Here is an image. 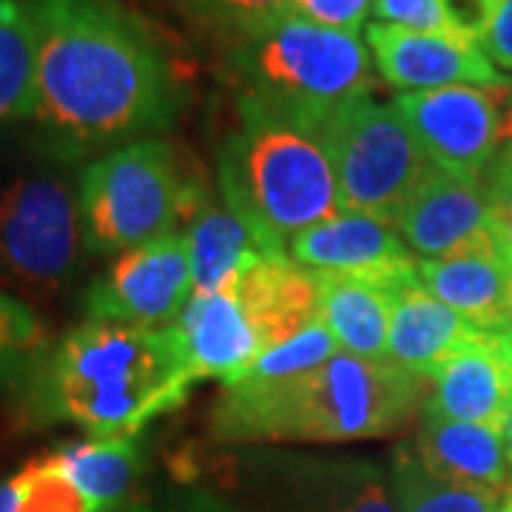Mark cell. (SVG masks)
<instances>
[{
	"mask_svg": "<svg viewBox=\"0 0 512 512\" xmlns=\"http://www.w3.org/2000/svg\"><path fill=\"white\" fill-rule=\"evenodd\" d=\"M430 379L339 350L274 382L222 384L211 433L222 441H362L402 430L424 410Z\"/></svg>",
	"mask_w": 512,
	"mask_h": 512,
	"instance_id": "obj_3",
	"label": "cell"
},
{
	"mask_svg": "<svg viewBox=\"0 0 512 512\" xmlns=\"http://www.w3.org/2000/svg\"><path fill=\"white\" fill-rule=\"evenodd\" d=\"M208 188L188 171L180 151L157 140H134L86 165L77 205L83 248L123 254L137 245L171 237L197 214Z\"/></svg>",
	"mask_w": 512,
	"mask_h": 512,
	"instance_id": "obj_6",
	"label": "cell"
},
{
	"mask_svg": "<svg viewBox=\"0 0 512 512\" xmlns=\"http://www.w3.org/2000/svg\"><path fill=\"white\" fill-rule=\"evenodd\" d=\"M396 109L430 163L456 177L481 183L495 154L512 143V83L407 92Z\"/></svg>",
	"mask_w": 512,
	"mask_h": 512,
	"instance_id": "obj_8",
	"label": "cell"
},
{
	"mask_svg": "<svg viewBox=\"0 0 512 512\" xmlns=\"http://www.w3.org/2000/svg\"><path fill=\"white\" fill-rule=\"evenodd\" d=\"M239 302L262 348L271 350L319 319L316 276L291 256H265L234 276Z\"/></svg>",
	"mask_w": 512,
	"mask_h": 512,
	"instance_id": "obj_17",
	"label": "cell"
},
{
	"mask_svg": "<svg viewBox=\"0 0 512 512\" xmlns=\"http://www.w3.org/2000/svg\"><path fill=\"white\" fill-rule=\"evenodd\" d=\"M512 410V356L504 333H481L436 373L421 413L504 430Z\"/></svg>",
	"mask_w": 512,
	"mask_h": 512,
	"instance_id": "obj_15",
	"label": "cell"
},
{
	"mask_svg": "<svg viewBox=\"0 0 512 512\" xmlns=\"http://www.w3.org/2000/svg\"><path fill=\"white\" fill-rule=\"evenodd\" d=\"M231 69L239 103L319 134L333 111L373 89V63L362 35L285 15L237 37Z\"/></svg>",
	"mask_w": 512,
	"mask_h": 512,
	"instance_id": "obj_5",
	"label": "cell"
},
{
	"mask_svg": "<svg viewBox=\"0 0 512 512\" xmlns=\"http://www.w3.org/2000/svg\"><path fill=\"white\" fill-rule=\"evenodd\" d=\"M174 330L180 336L188 373L194 382H239L265 353L248 313L239 302L234 279L225 282L220 291L194 293L183 316L174 322Z\"/></svg>",
	"mask_w": 512,
	"mask_h": 512,
	"instance_id": "obj_14",
	"label": "cell"
},
{
	"mask_svg": "<svg viewBox=\"0 0 512 512\" xmlns=\"http://www.w3.org/2000/svg\"><path fill=\"white\" fill-rule=\"evenodd\" d=\"M419 279L439 302L478 330H507L512 274L493 242L444 259H424L419 262Z\"/></svg>",
	"mask_w": 512,
	"mask_h": 512,
	"instance_id": "obj_18",
	"label": "cell"
},
{
	"mask_svg": "<svg viewBox=\"0 0 512 512\" xmlns=\"http://www.w3.org/2000/svg\"><path fill=\"white\" fill-rule=\"evenodd\" d=\"M507 339V336H504ZM507 345H510V356H512V339H507Z\"/></svg>",
	"mask_w": 512,
	"mask_h": 512,
	"instance_id": "obj_38",
	"label": "cell"
},
{
	"mask_svg": "<svg viewBox=\"0 0 512 512\" xmlns=\"http://www.w3.org/2000/svg\"><path fill=\"white\" fill-rule=\"evenodd\" d=\"M316 276L319 319L325 322L339 350L367 362H387V333L393 299L382 285L345 274Z\"/></svg>",
	"mask_w": 512,
	"mask_h": 512,
	"instance_id": "obj_21",
	"label": "cell"
},
{
	"mask_svg": "<svg viewBox=\"0 0 512 512\" xmlns=\"http://www.w3.org/2000/svg\"><path fill=\"white\" fill-rule=\"evenodd\" d=\"M342 481L345 484L333 512H399V504H393L382 476L373 467L348 470Z\"/></svg>",
	"mask_w": 512,
	"mask_h": 512,
	"instance_id": "obj_31",
	"label": "cell"
},
{
	"mask_svg": "<svg viewBox=\"0 0 512 512\" xmlns=\"http://www.w3.org/2000/svg\"><path fill=\"white\" fill-rule=\"evenodd\" d=\"M504 336L512 339V282H510V311H507V330H504Z\"/></svg>",
	"mask_w": 512,
	"mask_h": 512,
	"instance_id": "obj_36",
	"label": "cell"
},
{
	"mask_svg": "<svg viewBox=\"0 0 512 512\" xmlns=\"http://www.w3.org/2000/svg\"><path fill=\"white\" fill-rule=\"evenodd\" d=\"M46 348V330L37 313L0 291V384L29 373Z\"/></svg>",
	"mask_w": 512,
	"mask_h": 512,
	"instance_id": "obj_26",
	"label": "cell"
},
{
	"mask_svg": "<svg viewBox=\"0 0 512 512\" xmlns=\"http://www.w3.org/2000/svg\"><path fill=\"white\" fill-rule=\"evenodd\" d=\"M396 234L419 262L493 242L484 188L478 180L456 177L433 163L404 205Z\"/></svg>",
	"mask_w": 512,
	"mask_h": 512,
	"instance_id": "obj_13",
	"label": "cell"
},
{
	"mask_svg": "<svg viewBox=\"0 0 512 512\" xmlns=\"http://www.w3.org/2000/svg\"><path fill=\"white\" fill-rule=\"evenodd\" d=\"M447 20L461 40L481 46L493 18V0H441Z\"/></svg>",
	"mask_w": 512,
	"mask_h": 512,
	"instance_id": "obj_33",
	"label": "cell"
},
{
	"mask_svg": "<svg viewBox=\"0 0 512 512\" xmlns=\"http://www.w3.org/2000/svg\"><path fill=\"white\" fill-rule=\"evenodd\" d=\"M194 384L174 325L86 319L29 370V416L77 424L92 439H137L177 410Z\"/></svg>",
	"mask_w": 512,
	"mask_h": 512,
	"instance_id": "obj_2",
	"label": "cell"
},
{
	"mask_svg": "<svg viewBox=\"0 0 512 512\" xmlns=\"http://www.w3.org/2000/svg\"><path fill=\"white\" fill-rule=\"evenodd\" d=\"M97 512H114L140 476L137 439H80L49 453Z\"/></svg>",
	"mask_w": 512,
	"mask_h": 512,
	"instance_id": "obj_22",
	"label": "cell"
},
{
	"mask_svg": "<svg viewBox=\"0 0 512 512\" xmlns=\"http://www.w3.org/2000/svg\"><path fill=\"white\" fill-rule=\"evenodd\" d=\"M35 120L63 154L146 140L183 109V77L157 32L120 0H32Z\"/></svg>",
	"mask_w": 512,
	"mask_h": 512,
	"instance_id": "obj_1",
	"label": "cell"
},
{
	"mask_svg": "<svg viewBox=\"0 0 512 512\" xmlns=\"http://www.w3.org/2000/svg\"><path fill=\"white\" fill-rule=\"evenodd\" d=\"M504 444H507V456H510V464H512V410L510 416H507V421H504Z\"/></svg>",
	"mask_w": 512,
	"mask_h": 512,
	"instance_id": "obj_35",
	"label": "cell"
},
{
	"mask_svg": "<svg viewBox=\"0 0 512 512\" xmlns=\"http://www.w3.org/2000/svg\"><path fill=\"white\" fill-rule=\"evenodd\" d=\"M191 6L234 37L251 35L293 12V0H191Z\"/></svg>",
	"mask_w": 512,
	"mask_h": 512,
	"instance_id": "obj_29",
	"label": "cell"
},
{
	"mask_svg": "<svg viewBox=\"0 0 512 512\" xmlns=\"http://www.w3.org/2000/svg\"><path fill=\"white\" fill-rule=\"evenodd\" d=\"M185 239L191 248L194 293L220 291L256 259L279 256L256 234L251 222L211 191L185 225Z\"/></svg>",
	"mask_w": 512,
	"mask_h": 512,
	"instance_id": "obj_20",
	"label": "cell"
},
{
	"mask_svg": "<svg viewBox=\"0 0 512 512\" xmlns=\"http://www.w3.org/2000/svg\"><path fill=\"white\" fill-rule=\"evenodd\" d=\"M376 23L399 26L424 35L458 37L447 20L441 0H373Z\"/></svg>",
	"mask_w": 512,
	"mask_h": 512,
	"instance_id": "obj_30",
	"label": "cell"
},
{
	"mask_svg": "<svg viewBox=\"0 0 512 512\" xmlns=\"http://www.w3.org/2000/svg\"><path fill=\"white\" fill-rule=\"evenodd\" d=\"M390 299L387 362L421 379L433 382L441 367L484 333L439 302L421 285L419 274L399 282Z\"/></svg>",
	"mask_w": 512,
	"mask_h": 512,
	"instance_id": "obj_16",
	"label": "cell"
},
{
	"mask_svg": "<svg viewBox=\"0 0 512 512\" xmlns=\"http://www.w3.org/2000/svg\"><path fill=\"white\" fill-rule=\"evenodd\" d=\"M336 353H339L336 339L330 336V330L325 328V322L316 319V322L308 325L299 336H293V339L276 345V348L265 350L242 379H254V382L288 379V376H296V373H305V370L325 365L330 356H336ZM242 379H239V382H242Z\"/></svg>",
	"mask_w": 512,
	"mask_h": 512,
	"instance_id": "obj_27",
	"label": "cell"
},
{
	"mask_svg": "<svg viewBox=\"0 0 512 512\" xmlns=\"http://www.w3.org/2000/svg\"><path fill=\"white\" fill-rule=\"evenodd\" d=\"M339 185V205L396 228L404 205L430 168L396 103L370 94L333 111L319 128Z\"/></svg>",
	"mask_w": 512,
	"mask_h": 512,
	"instance_id": "obj_7",
	"label": "cell"
},
{
	"mask_svg": "<svg viewBox=\"0 0 512 512\" xmlns=\"http://www.w3.org/2000/svg\"><path fill=\"white\" fill-rule=\"evenodd\" d=\"M83 245L80 205L55 177L18 180L0 194V265L29 285L55 288Z\"/></svg>",
	"mask_w": 512,
	"mask_h": 512,
	"instance_id": "obj_9",
	"label": "cell"
},
{
	"mask_svg": "<svg viewBox=\"0 0 512 512\" xmlns=\"http://www.w3.org/2000/svg\"><path fill=\"white\" fill-rule=\"evenodd\" d=\"M242 128L220 163L222 200L279 256L288 242L342 214L330 154L311 128L239 103Z\"/></svg>",
	"mask_w": 512,
	"mask_h": 512,
	"instance_id": "obj_4",
	"label": "cell"
},
{
	"mask_svg": "<svg viewBox=\"0 0 512 512\" xmlns=\"http://www.w3.org/2000/svg\"><path fill=\"white\" fill-rule=\"evenodd\" d=\"M288 256L308 271L356 276L387 291L419 274V262L396 228L348 211L296 234L288 242Z\"/></svg>",
	"mask_w": 512,
	"mask_h": 512,
	"instance_id": "obj_12",
	"label": "cell"
},
{
	"mask_svg": "<svg viewBox=\"0 0 512 512\" xmlns=\"http://www.w3.org/2000/svg\"><path fill=\"white\" fill-rule=\"evenodd\" d=\"M421 464L441 478L490 487L498 493H512V464L507 456L504 433L487 424L439 419L427 416L421 421L413 444Z\"/></svg>",
	"mask_w": 512,
	"mask_h": 512,
	"instance_id": "obj_19",
	"label": "cell"
},
{
	"mask_svg": "<svg viewBox=\"0 0 512 512\" xmlns=\"http://www.w3.org/2000/svg\"><path fill=\"white\" fill-rule=\"evenodd\" d=\"M188 3H191V0H188Z\"/></svg>",
	"mask_w": 512,
	"mask_h": 512,
	"instance_id": "obj_39",
	"label": "cell"
},
{
	"mask_svg": "<svg viewBox=\"0 0 512 512\" xmlns=\"http://www.w3.org/2000/svg\"><path fill=\"white\" fill-rule=\"evenodd\" d=\"M35 80V3L0 0V126L35 114Z\"/></svg>",
	"mask_w": 512,
	"mask_h": 512,
	"instance_id": "obj_23",
	"label": "cell"
},
{
	"mask_svg": "<svg viewBox=\"0 0 512 512\" xmlns=\"http://www.w3.org/2000/svg\"><path fill=\"white\" fill-rule=\"evenodd\" d=\"M481 188L487 197V217H490V237L498 256L512 274V143L501 148L487 165Z\"/></svg>",
	"mask_w": 512,
	"mask_h": 512,
	"instance_id": "obj_28",
	"label": "cell"
},
{
	"mask_svg": "<svg viewBox=\"0 0 512 512\" xmlns=\"http://www.w3.org/2000/svg\"><path fill=\"white\" fill-rule=\"evenodd\" d=\"M498 512H512V493L504 498V504H501V510Z\"/></svg>",
	"mask_w": 512,
	"mask_h": 512,
	"instance_id": "obj_37",
	"label": "cell"
},
{
	"mask_svg": "<svg viewBox=\"0 0 512 512\" xmlns=\"http://www.w3.org/2000/svg\"><path fill=\"white\" fill-rule=\"evenodd\" d=\"M481 49L495 69L512 72V0H493V18Z\"/></svg>",
	"mask_w": 512,
	"mask_h": 512,
	"instance_id": "obj_34",
	"label": "cell"
},
{
	"mask_svg": "<svg viewBox=\"0 0 512 512\" xmlns=\"http://www.w3.org/2000/svg\"><path fill=\"white\" fill-rule=\"evenodd\" d=\"M194 296V268L185 234L160 237L117 254L83 296L86 319L137 328H171Z\"/></svg>",
	"mask_w": 512,
	"mask_h": 512,
	"instance_id": "obj_10",
	"label": "cell"
},
{
	"mask_svg": "<svg viewBox=\"0 0 512 512\" xmlns=\"http://www.w3.org/2000/svg\"><path fill=\"white\" fill-rule=\"evenodd\" d=\"M0 512H97L52 456L32 458L18 476L0 481Z\"/></svg>",
	"mask_w": 512,
	"mask_h": 512,
	"instance_id": "obj_25",
	"label": "cell"
},
{
	"mask_svg": "<svg viewBox=\"0 0 512 512\" xmlns=\"http://www.w3.org/2000/svg\"><path fill=\"white\" fill-rule=\"evenodd\" d=\"M393 490L399 512H498L507 495L450 481L430 473L416 450H399L393 461Z\"/></svg>",
	"mask_w": 512,
	"mask_h": 512,
	"instance_id": "obj_24",
	"label": "cell"
},
{
	"mask_svg": "<svg viewBox=\"0 0 512 512\" xmlns=\"http://www.w3.org/2000/svg\"><path fill=\"white\" fill-rule=\"evenodd\" d=\"M367 49L384 80L399 92H433L447 86L510 83L484 49L447 35H424L387 23H367Z\"/></svg>",
	"mask_w": 512,
	"mask_h": 512,
	"instance_id": "obj_11",
	"label": "cell"
},
{
	"mask_svg": "<svg viewBox=\"0 0 512 512\" xmlns=\"http://www.w3.org/2000/svg\"><path fill=\"white\" fill-rule=\"evenodd\" d=\"M293 12L330 29L362 35L373 0H293Z\"/></svg>",
	"mask_w": 512,
	"mask_h": 512,
	"instance_id": "obj_32",
	"label": "cell"
}]
</instances>
